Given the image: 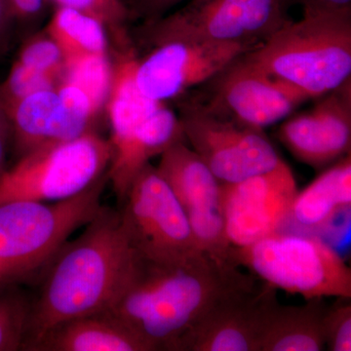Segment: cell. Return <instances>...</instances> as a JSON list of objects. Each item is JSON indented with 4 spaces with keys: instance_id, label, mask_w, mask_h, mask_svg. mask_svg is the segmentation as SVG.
Listing matches in <instances>:
<instances>
[{
    "instance_id": "obj_1",
    "label": "cell",
    "mask_w": 351,
    "mask_h": 351,
    "mask_svg": "<svg viewBox=\"0 0 351 351\" xmlns=\"http://www.w3.org/2000/svg\"><path fill=\"white\" fill-rule=\"evenodd\" d=\"M255 277L204 252L177 263L135 262L107 313L144 339L152 351L176 341L219 300Z\"/></svg>"
},
{
    "instance_id": "obj_2",
    "label": "cell",
    "mask_w": 351,
    "mask_h": 351,
    "mask_svg": "<svg viewBox=\"0 0 351 351\" xmlns=\"http://www.w3.org/2000/svg\"><path fill=\"white\" fill-rule=\"evenodd\" d=\"M135 258L119 211L101 207L80 237L66 241L44 267L23 350L59 323L106 311Z\"/></svg>"
},
{
    "instance_id": "obj_3",
    "label": "cell",
    "mask_w": 351,
    "mask_h": 351,
    "mask_svg": "<svg viewBox=\"0 0 351 351\" xmlns=\"http://www.w3.org/2000/svg\"><path fill=\"white\" fill-rule=\"evenodd\" d=\"M245 57L309 99L320 98L350 80L351 13L304 11Z\"/></svg>"
},
{
    "instance_id": "obj_4",
    "label": "cell",
    "mask_w": 351,
    "mask_h": 351,
    "mask_svg": "<svg viewBox=\"0 0 351 351\" xmlns=\"http://www.w3.org/2000/svg\"><path fill=\"white\" fill-rule=\"evenodd\" d=\"M105 174L86 191L52 204L15 200L0 204V281L18 282L44 269L77 228L101 211Z\"/></svg>"
},
{
    "instance_id": "obj_5",
    "label": "cell",
    "mask_w": 351,
    "mask_h": 351,
    "mask_svg": "<svg viewBox=\"0 0 351 351\" xmlns=\"http://www.w3.org/2000/svg\"><path fill=\"white\" fill-rule=\"evenodd\" d=\"M232 262L254 277L308 301L351 298V270L338 252L313 232L284 230L232 247Z\"/></svg>"
},
{
    "instance_id": "obj_6",
    "label": "cell",
    "mask_w": 351,
    "mask_h": 351,
    "mask_svg": "<svg viewBox=\"0 0 351 351\" xmlns=\"http://www.w3.org/2000/svg\"><path fill=\"white\" fill-rule=\"evenodd\" d=\"M295 0H189L182 8L130 32L145 48L171 39L257 48L288 24Z\"/></svg>"
},
{
    "instance_id": "obj_7",
    "label": "cell",
    "mask_w": 351,
    "mask_h": 351,
    "mask_svg": "<svg viewBox=\"0 0 351 351\" xmlns=\"http://www.w3.org/2000/svg\"><path fill=\"white\" fill-rule=\"evenodd\" d=\"M112 158V143L95 131L43 145L17 159L0 178V204L69 199L107 174Z\"/></svg>"
},
{
    "instance_id": "obj_8",
    "label": "cell",
    "mask_w": 351,
    "mask_h": 351,
    "mask_svg": "<svg viewBox=\"0 0 351 351\" xmlns=\"http://www.w3.org/2000/svg\"><path fill=\"white\" fill-rule=\"evenodd\" d=\"M120 205L122 226L138 257L177 263L201 251L184 208L151 163L132 182Z\"/></svg>"
},
{
    "instance_id": "obj_9",
    "label": "cell",
    "mask_w": 351,
    "mask_h": 351,
    "mask_svg": "<svg viewBox=\"0 0 351 351\" xmlns=\"http://www.w3.org/2000/svg\"><path fill=\"white\" fill-rule=\"evenodd\" d=\"M178 117L186 143L221 184L243 181L283 161L263 130L212 112L200 101H182Z\"/></svg>"
},
{
    "instance_id": "obj_10",
    "label": "cell",
    "mask_w": 351,
    "mask_h": 351,
    "mask_svg": "<svg viewBox=\"0 0 351 351\" xmlns=\"http://www.w3.org/2000/svg\"><path fill=\"white\" fill-rule=\"evenodd\" d=\"M156 169L184 208L198 248L219 262L235 265L226 234L221 182L204 161L186 142H178L161 154Z\"/></svg>"
},
{
    "instance_id": "obj_11",
    "label": "cell",
    "mask_w": 351,
    "mask_h": 351,
    "mask_svg": "<svg viewBox=\"0 0 351 351\" xmlns=\"http://www.w3.org/2000/svg\"><path fill=\"white\" fill-rule=\"evenodd\" d=\"M147 49L145 55L138 54L136 82L145 97L166 104L207 83L255 47L171 39Z\"/></svg>"
},
{
    "instance_id": "obj_12",
    "label": "cell",
    "mask_w": 351,
    "mask_h": 351,
    "mask_svg": "<svg viewBox=\"0 0 351 351\" xmlns=\"http://www.w3.org/2000/svg\"><path fill=\"white\" fill-rule=\"evenodd\" d=\"M211 95L200 101L212 112L263 130L311 100L293 85L265 73L245 54L211 80Z\"/></svg>"
},
{
    "instance_id": "obj_13",
    "label": "cell",
    "mask_w": 351,
    "mask_h": 351,
    "mask_svg": "<svg viewBox=\"0 0 351 351\" xmlns=\"http://www.w3.org/2000/svg\"><path fill=\"white\" fill-rule=\"evenodd\" d=\"M287 163L233 184H221L226 234L232 247L248 246L287 230L298 193Z\"/></svg>"
},
{
    "instance_id": "obj_14",
    "label": "cell",
    "mask_w": 351,
    "mask_h": 351,
    "mask_svg": "<svg viewBox=\"0 0 351 351\" xmlns=\"http://www.w3.org/2000/svg\"><path fill=\"white\" fill-rule=\"evenodd\" d=\"M276 289L255 279L219 300L176 341L172 351H260Z\"/></svg>"
},
{
    "instance_id": "obj_15",
    "label": "cell",
    "mask_w": 351,
    "mask_h": 351,
    "mask_svg": "<svg viewBox=\"0 0 351 351\" xmlns=\"http://www.w3.org/2000/svg\"><path fill=\"white\" fill-rule=\"evenodd\" d=\"M320 98L308 112L286 120L278 131L292 156L315 169L350 154V80Z\"/></svg>"
},
{
    "instance_id": "obj_16",
    "label": "cell",
    "mask_w": 351,
    "mask_h": 351,
    "mask_svg": "<svg viewBox=\"0 0 351 351\" xmlns=\"http://www.w3.org/2000/svg\"><path fill=\"white\" fill-rule=\"evenodd\" d=\"M6 108L17 159L43 145L94 131L91 123L66 110L56 88L27 95Z\"/></svg>"
},
{
    "instance_id": "obj_17",
    "label": "cell",
    "mask_w": 351,
    "mask_h": 351,
    "mask_svg": "<svg viewBox=\"0 0 351 351\" xmlns=\"http://www.w3.org/2000/svg\"><path fill=\"white\" fill-rule=\"evenodd\" d=\"M186 142L177 113L161 104L123 140L112 145L107 175L119 204L138 173L171 145Z\"/></svg>"
},
{
    "instance_id": "obj_18",
    "label": "cell",
    "mask_w": 351,
    "mask_h": 351,
    "mask_svg": "<svg viewBox=\"0 0 351 351\" xmlns=\"http://www.w3.org/2000/svg\"><path fill=\"white\" fill-rule=\"evenodd\" d=\"M27 351H152L130 328L107 311L64 321Z\"/></svg>"
},
{
    "instance_id": "obj_19",
    "label": "cell",
    "mask_w": 351,
    "mask_h": 351,
    "mask_svg": "<svg viewBox=\"0 0 351 351\" xmlns=\"http://www.w3.org/2000/svg\"><path fill=\"white\" fill-rule=\"evenodd\" d=\"M351 205L350 154L318 176L311 184L298 191L291 209L289 228L302 232L324 228L337 215Z\"/></svg>"
},
{
    "instance_id": "obj_20",
    "label": "cell",
    "mask_w": 351,
    "mask_h": 351,
    "mask_svg": "<svg viewBox=\"0 0 351 351\" xmlns=\"http://www.w3.org/2000/svg\"><path fill=\"white\" fill-rule=\"evenodd\" d=\"M324 299L302 306H282L278 300L269 307L261 337L260 351H320L325 350L323 321Z\"/></svg>"
},
{
    "instance_id": "obj_21",
    "label": "cell",
    "mask_w": 351,
    "mask_h": 351,
    "mask_svg": "<svg viewBox=\"0 0 351 351\" xmlns=\"http://www.w3.org/2000/svg\"><path fill=\"white\" fill-rule=\"evenodd\" d=\"M138 51L135 46L113 49V75L107 108L112 145L123 140L161 104L145 97L136 82Z\"/></svg>"
},
{
    "instance_id": "obj_22",
    "label": "cell",
    "mask_w": 351,
    "mask_h": 351,
    "mask_svg": "<svg viewBox=\"0 0 351 351\" xmlns=\"http://www.w3.org/2000/svg\"><path fill=\"white\" fill-rule=\"evenodd\" d=\"M61 48L64 58L90 53H108L110 36L106 25L91 14L56 6L45 29Z\"/></svg>"
},
{
    "instance_id": "obj_23",
    "label": "cell",
    "mask_w": 351,
    "mask_h": 351,
    "mask_svg": "<svg viewBox=\"0 0 351 351\" xmlns=\"http://www.w3.org/2000/svg\"><path fill=\"white\" fill-rule=\"evenodd\" d=\"M112 75L113 64L108 53H90L64 58L61 80L82 88L101 110L107 104Z\"/></svg>"
},
{
    "instance_id": "obj_24",
    "label": "cell",
    "mask_w": 351,
    "mask_h": 351,
    "mask_svg": "<svg viewBox=\"0 0 351 351\" xmlns=\"http://www.w3.org/2000/svg\"><path fill=\"white\" fill-rule=\"evenodd\" d=\"M15 284L0 281V351L23 350L29 331L32 299Z\"/></svg>"
},
{
    "instance_id": "obj_25",
    "label": "cell",
    "mask_w": 351,
    "mask_h": 351,
    "mask_svg": "<svg viewBox=\"0 0 351 351\" xmlns=\"http://www.w3.org/2000/svg\"><path fill=\"white\" fill-rule=\"evenodd\" d=\"M56 6L71 7L91 14L103 22L112 36L113 48L133 44L128 24L131 21L128 7L122 0H50Z\"/></svg>"
},
{
    "instance_id": "obj_26",
    "label": "cell",
    "mask_w": 351,
    "mask_h": 351,
    "mask_svg": "<svg viewBox=\"0 0 351 351\" xmlns=\"http://www.w3.org/2000/svg\"><path fill=\"white\" fill-rule=\"evenodd\" d=\"M15 61L56 76L60 80L63 76L64 53L45 29L27 36Z\"/></svg>"
},
{
    "instance_id": "obj_27",
    "label": "cell",
    "mask_w": 351,
    "mask_h": 351,
    "mask_svg": "<svg viewBox=\"0 0 351 351\" xmlns=\"http://www.w3.org/2000/svg\"><path fill=\"white\" fill-rule=\"evenodd\" d=\"M60 82L56 76L15 61L6 80L0 84V97L8 107L27 95L56 88Z\"/></svg>"
},
{
    "instance_id": "obj_28",
    "label": "cell",
    "mask_w": 351,
    "mask_h": 351,
    "mask_svg": "<svg viewBox=\"0 0 351 351\" xmlns=\"http://www.w3.org/2000/svg\"><path fill=\"white\" fill-rule=\"evenodd\" d=\"M328 307L323 321L325 348L330 351L351 350V304L348 298H337Z\"/></svg>"
},
{
    "instance_id": "obj_29",
    "label": "cell",
    "mask_w": 351,
    "mask_h": 351,
    "mask_svg": "<svg viewBox=\"0 0 351 351\" xmlns=\"http://www.w3.org/2000/svg\"><path fill=\"white\" fill-rule=\"evenodd\" d=\"M56 90L66 110L76 117L93 124L101 110L82 88L66 80H61L57 85Z\"/></svg>"
},
{
    "instance_id": "obj_30",
    "label": "cell",
    "mask_w": 351,
    "mask_h": 351,
    "mask_svg": "<svg viewBox=\"0 0 351 351\" xmlns=\"http://www.w3.org/2000/svg\"><path fill=\"white\" fill-rule=\"evenodd\" d=\"M50 0H9L12 8L16 25L20 24L31 34L36 31L40 24Z\"/></svg>"
},
{
    "instance_id": "obj_31",
    "label": "cell",
    "mask_w": 351,
    "mask_h": 351,
    "mask_svg": "<svg viewBox=\"0 0 351 351\" xmlns=\"http://www.w3.org/2000/svg\"><path fill=\"white\" fill-rule=\"evenodd\" d=\"M189 0H127L131 20L151 22L167 15L176 6Z\"/></svg>"
},
{
    "instance_id": "obj_32",
    "label": "cell",
    "mask_w": 351,
    "mask_h": 351,
    "mask_svg": "<svg viewBox=\"0 0 351 351\" xmlns=\"http://www.w3.org/2000/svg\"><path fill=\"white\" fill-rule=\"evenodd\" d=\"M12 147V127L8 110L0 97V178L8 169L6 166L7 154Z\"/></svg>"
},
{
    "instance_id": "obj_33",
    "label": "cell",
    "mask_w": 351,
    "mask_h": 351,
    "mask_svg": "<svg viewBox=\"0 0 351 351\" xmlns=\"http://www.w3.org/2000/svg\"><path fill=\"white\" fill-rule=\"evenodd\" d=\"M15 25V17L9 0H0V56L10 45Z\"/></svg>"
},
{
    "instance_id": "obj_34",
    "label": "cell",
    "mask_w": 351,
    "mask_h": 351,
    "mask_svg": "<svg viewBox=\"0 0 351 351\" xmlns=\"http://www.w3.org/2000/svg\"><path fill=\"white\" fill-rule=\"evenodd\" d=\"M304 11L313 12L351 13V0H295Z\"/></svg>"
},
{
    "instance_id": "obj_35",
    "label": "cell",
    "mask_w": 351,
    "mask_h": 351,
    "mask_svg": "<svg viewBox=\"0 0 351 351\" xmlns=\"http://www.w3.org/2000/svg\"><path fill=\"white\" fill-rule=\"evenodd\" d=\"M122 1H123V2H124V3H125V4H126L127 0H122ZM126 5H127V4H126Z\"/></svg>"
}]
</instances>
